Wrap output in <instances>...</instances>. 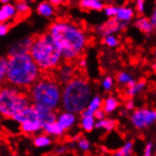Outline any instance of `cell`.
<instances>
[{"label": "cell", "mask_w": 156, "mask_h": 156, "mask_svg": "<svg viewBox=\"0 0 156 156\" xmlns=\"http://www.w3.org/2000/svg\"><path fill=\"white\" fill-rule=\"evenodd\" d=\"M48 32L58 45L66 62H74L80 59L90 40L87 32L80 25L67 20L53 22L48 27Z\"/></svg>", "instance_id": "1"}, {"label": "cell", "mask_w": 156, "mask_h": 156, "mask_svg": "<svg viewBox=\"0 0 156 156\" xmlns=\"http://www.w3.org/2000/svg\"><path fill=\"white\" fill-rule=\"evenodd\" d=\"M8 57L9 65L5 80L6 83L27 90L44 75L30 53Z\"/></svg>", "instance_id": "2"}, {"label": "cell", "mask_w": 156, "mask_h": 156, "mask_svg": "<svg viewBox=\"0 0 156 156\" xmlns=\"http://www.w3.org/2000/svg\"><path fill=\"white\" fill-rule=\"evenodd\" d=\"M31 104L42 111H56L62 107V86L53 74H44L27 89Z\"/></svg>", "instance_id": "3"}, {"label": "cell", "mask_w": 156, "mask_h": 156, "mask_svg": "<svg viewBox=\"0 0 156 156\" xmlns=\"http://www.w3.org/2000/svg\"><path fill=\"white\" fill-rule=\"evenodd\" d=\"M30 56L44 74H52L62 62V55L48 32L35 36Z\"/></svg>", "instance_id": "4"}, {"label": "cell", "mask_w": 156, "mask_h": 156, "mask_svg": "<svg viewBox=\"0 0 156 156\" xmlns=\"http://www.w3.org/2000/svg\"><path fill=\"white\" fill-rule=\"evenodd\" d=\"M93 97V86L84 77L76 76L62 86V108L66 111L80 115Z\"/></svg>", "instance_id": "5"}, {"label": "cell", "mask_w": 156, "mask_h": 156, "mask_svg": "<svg viewBox=\"0 0 156 156\" xmlns=\"http://www.w3.org/2000/svg\"><path fill=\"white\" fill-rule=\"evenodd\" d=\"M30 105L31 100L27 90L7 83L0 91V114L6 119L12 118Z\"/></svg>", "instance_id": "6"}, {"label": "cell", "mask_w": 156, "mask_h": 156, "mask_svg": "<svg viewBox=\"0 0 156 156\" xmlns=\"http://www.w3.org/2000/svg\"><path fill=\"white\" fill-rule=\"evenodd\" d=\"M130 121L138 131L149 129L156 124V108L149 106L135 108L130 114Z\"/></svg>", "instance_id": "7"}, {"label": "cell", "mask_w": 156, "mask_h": 156, "mask_svg": "<svg viewBox=\"0 0 156 156\" xmlns=\"http://www.w3.org/2000/svg\"><path fill=\"white\" fill-rule=\"evenodd\" d=\"M129 24L119 21L116 17L108 18V19L95 27V32L100 38H104L110 34H115L117 32L125 31Z\"/></svg>", "instance_id": "8"}, {"label": "cell", "mask_w": 156, "mask_h": 156, "mask_svg": "<svg viewBox=\"0 0 156 156\" xmlns=\"http://www.w3.org/2000/svg\"><path fill=\"white\" fill-rule=\"evenodd\" d=\"M54 78L56 79L62 85L66 84L72 80L77 75V68L73 65V62H63L53 73Z\"/></svg>", "instance_id": "9"}, {"label": "cell", "mask_w": 156, "mask_h": 156, "mask_svg": "<svg viewBox=\"0 0 156 156\" xmlns=\"http://www.w3.org/2000/svg\"><path fill=\"white\" fill-rule=\"evenodd\" d=\"M34 39L35 36H26L22 39L14 41L7 49L8 56H15V55L30 53Z\"/></svg>", "instance_id": "10"}, {"label": "cell", "mask_w": 156, "mask_h": 156, "mask_svg": "<svg viewBox=\"0 0 156 156\" xmlns=\"http://www.w3.org/2000/svg\"><path fill=\"white\" fill-rule=\"evenodd\" d=\"M77 115H78L72 113V112L62 110V111L57 113L56 121L66 132H68L76 125V123L78 121Z\"/></svg>", "instance_id": "11"}, {"label": "cell", "mask_w": 156, "mask_h": 156, "mask_svg": "<svg viewBox=\"0 0 156 156\" xmlns=\"http://www.w3.org/2000/svg\"><path fill=\"white\" fill-rule=\"evenodd\" d=\"M12 119H13L18 124H22L26 121L33 120V119H39L40 120V110L31 104L20 113L16 114Z\"/></svg>", "instance_id": "12"}, {"label": "cell", "mask_w": 156, "mask_h": 156, "mask_svg": "<svg viewBox=\"0 0 156 156\" xmlns=\"http://www.w3.org/2000/svg\"><path fill=\"white\" fill-rule=\"evenodd\" d=\"M20 133L25 135H35L43 132V124L39 119L26 121L22 124H19Z\"/></svg>", "instance_id": "13"}, {"label": "cell", "mask_w": 156, "mask_h": 156, "mask_svg": "<svg viewBox=\"0 0 156 156\" xmlns=\"http://www.w3.org/2000/svg\"><path fill=\"white\" fill-rule=\"evenodd\" d=\"M133 26L145 35H151L155 31L150 17L144 15H138L135 17L133 20Z\"/></svg>", "instance_id": "14"}, {"label": "cell", "mask_w": 156, "mask_h": 156, "mask_svg": "<svg viewBox=\"0 0 156 156\" xmlns=\"http://www.w3.org/2000/svg\"><path fill=\"white\" fill-rule=\"evenodd\" d=\"M18 12L16 7L12 3L2 4L0 8V22L1 23H11L17 17Z\"/></svg>", "instance_id": "15"}, {"label": "cell", "mask_w": 156, "mask_h": 156, "mask_svg": "<svg viewBox=\"0 0 156 156\" xmlns=\"http://www.w3.org/2000/svg\"><path fill=\"white\" fill-rule=\"evenodd\" d=\"M136 11L134 7H130V6H118L117 9V13L115 15V17L119 21L121 22H125L130 24L131 22H133L135 18V14H136Z\"/></svg>", "instance_id": "16"}, {"label": "cell", "mask_w": 156, "mask_h": 156, "mask_svg": "<svg viewBox=\"0 0 156 156\" xmlns=\"http://www.w3.org/2000/svg\"><path fill=\"white\" fill-rule=\"evenodd\" d=\"M102 104H103V98L99 95L97 94L93 95L87 107L81 112L80 115H94L96 111H98L100 108H102Z\"/></svg>", "instance_id": "17"}, {"label": "cell", "mask_w": 156, "mask_h": 156, "mask_svg": "<svg viewBox=\"0 0 156 156\" xmlns=\"http://www.w3.org/2000/svg\"><path fill=\"white\" fill-rule=\"evenodd\" d=\"M52 3H50L48 0V1H43L39 3L36 7V12H37L41 17L45 18V19H50L55 15L56 9Z\"/></svg>", "instance_id": "18"}, {"label": "cell", "mask_w": 156, "mask_h": 156, "mask_svg": "<svg viewBox=\"0 0 156 156\" xmlns=\"http://www.w3.org/2000/svg\"><path fill=\"white\" fill-rule=\"evenodd\" d=\"M79 6L84 11L101 12L105 7L104 0H79Z\"/></svg>", "instance_id": "19"}, {"label": "cell", "mask_w": 156, "mask_h": 156, "mask_svg": "<svg viewBox=\"0 0 156 156\" xmlns=\"http://www.w3.org/2000/svg\"><path fill=\"white\" fill-rule=\"evenodd\" d=\"M147 87V81L144 80H136L134 84L129 87H125V96L126 98H135L140 95Z\"/></svg>", "instance_id": "20"}, {"label": "cell", "mask_w": 156, "mask_h": 156, "mask_svg": "<svg viewBox=\"0 0 156 156\" xmlns=\"http://www.w3.org/2000/svg\"><path fill=\"white\" fill-rule=\"evenodd\" d=\"M119 106H120V101H119V99L115 96L110 95L103 99L102 109L104 110L107 115H111L115 113L117 109H119Z\"/></svg>", "instance_id": "21"}, {"label": "cell", "mask_w": 156, "mask_h": 156, "mask_svg": "<svg viewBox=\"0 0 156 156\" xmlns=\"http://www.w3.org/2000/svg\"><path fill=\"white\" fill-rule=\"evenodd\" d=\"M33 145L38 149H47L52 145V136L48 133H37L33 135Z\"/></svg>", "instance_id": "22"}, {"label": "cell", "mask_w": 156, "mask_h": 156, "mask_svg": "<svg viewBox=\"0 0 156 156\" xmlns=\"http://www.w3.org/2000/svg\"><path fill=\"white\" fill-rule=\"evenodd\" d=\"M97 119L94 115H80V127L85 133L93 132L96 129Z\"/></svg>", "instance_id": "23"}, {"label": "cell", "mask_w": 156, "mask_h": 156, "mask_svg": "<svg viewBox=\"0 0 156 156\" xmlns=\"http://www.w3.org/2000/svg\"><path fill=\"white\" fill-rule=\"evenodd\" d=\"M43 133H48V135L53 137H60L66 133V131L58 124L57 121H54L52 123L44 125L43 128Z\"/></svg>", "instance_id": "24"}, {"label": "cell", "mask_w": 156, "mask_h": 156, "mask_svg": "<svg viewBox=\"0 0 156 156\" xmlns=\"http://www.w3.org/2000/svg\"><path fill=\"white\" fill-rule=\"evenodd\" d=\"M115 80L119 85H122L125 87H129L134 84L136 80L133 79V75L128 71H120L116 74Z\"/></svg>", "instance_id": "25"}, {"label": "cell", "mask_w": 156, "mask_h": 156, "mask_svg": "<svg viewBox=\"0 0 156 156\" xmlns=\"http://www.w3.org/2000/svg\"><path fill=\"white\" fill-rule=\"evenodd\" d=\"M116 121L115 119L112 118H103V119H100V120H97L96 123V129L97 130H104L105 132H113L115 128H116Z\"/></svg>", "instance_id": "26"}, {"label": "cell", "mask_w": 156, "mask_h": 156, "mask_svg": "<svg viewBox=\"0 0 156 156\" xmlns=\"http://www.w3.org/2000/svg\"><path fill=\"white\" fill-rule=\"evenodd\" d=\"M133 150H134V142L133 140H128L114 154L115 156H131L133 154Z\"/></svg>", "instance_id": "27"}, {"label": "cell", "mask_w": 156, "mask_h": 156, "mask_svg": "<svg viewBox=\"0 0 156 156\" xmlns=\"http://www.w3.org/2000/svg\"><path fill=\"white\" fill-rule=\"evenodd\" d=\"M14 5L16 7L18 15L20 16H26L30 12V1H27V0H17Z\"/></svg>", "instance_id": "28"}, {"label": "cell", "mask_w": 156, "mask_h": 156, "mask_svg": "<svg viewBox=\"0 0 156 156\" xmlns=\"http://www.w3.org/2000/svg\"><path fill=\"white\" fill-rule=\"evenodd\" d=\"M76 147L78 148V150L83 153H87L91 151L92 148V144L91 142L85 138V137H80V138L76 142Z\"/></svg>", "instance_id": "29"}, {"label": "cell", "mask_w": 156, "mask_h": 156, "mask_svg": "<svg viewBox=\"0 0 156 156\" xmlns=\"http://www.w3.org/2000/svg\"><path fill=\"white\" fill-rule=\"evenodd\" d=\"M102 40L104 44L110 48H116L119 45V44H120V41H119L118 37L115 34L107 35L104 38H102Z\"/></svg>", "instance_id": "30"}, {"label": "cell", "mask_w": 156, "mask_h": 156, "mask_svg": "<svg viewBox=\"0 0 156 156\" xmlns=\"http://www.w3.org/2000/svg\"><path fill=\"white\" fill-rule=\"evenodd\" d=\"M115 80L114 79V77L112 76H105L102 80L101 82H100V85H101V88L103 89V91L105 92H111L115 84Z\"/></svg>", "instance_id": "31"}, {"label": "cell", "mask_w": 156, "mask_h": 156, "mask_svg": "<svg viewBox=\"0 0 156 156\" xmlns=\"http://www.w3.org/2000/svg\"><path fill=\"white\" fill-rule=\"evenodd\" d=\"M9 57H2L0 59V80L3 82L6 80V75L8 71Z\"/></svg>", "instance_id": "32"}, {"label": "cell", "mask_w": 156, "mask_h": 156, "mask_svg": "<svg viewBox=\"0 0 156 156\" xmlns=\"http://www.w3.org/2000/svg\"><path fill=\"white\" fill-rule=\"evenodd\" d=\"M117 9H118V6H115V5H105L102 12H104L107 18H112V17H115L117 13Z\"/></svg>", "instance_id": "33"}, {"label": "cell", "mask_w": 156, "mask_h": 156, "mask_svg": "<svg viewBox=\"0 0 156 156\" xmlns=\"http://www.w3.org/2000/svg\"><path fill=\"white\" fill-rule=\"evenodd\" d=\"M147 0H134V9L138 15H143L146 12Z\"/></svg>", "instance_id": "34"}, {"label": "cell", "mask_w": 156, "mask_h": 156, "mask_svg": "<svg viewBox=\"0 0 156 156\" xmlns=\"http://www.w3.org/2000/svg\"><path fill=\"white\" fill-rule=\"evenodd\" d=\"M155 154V144L151 141L147 142L144 150H143V155L144 156H151Z\"/></svg>", "instance_id": "35"}, {"label": "cell", "mask_w": 156, "mask_h": 156, "mask_svg": "<svg viewBox=\"0 0 156 156\" xmlns=\"http://www.w3.org/2000/svg\"><path fill=\"white\" fill-rule=\"evenodd\" d=\"M68 151V146L65 144H59L54 148L53 153L55 155H65Z\"/></svg>", "instance_id": "36"}, {"label": "cell", "mask_w": 156, "mask_h": 156, "mask_svg": "<svg viewBox=\"0 0 156 156\" xmlns=\"http://www.w3.org/2000/svg\"><path fill=\"white\" fill-rule=\"evenodd\" d=\"M136 104H135V100L133 98H127L126 101L124 103V108L126 110H128L129 112H133L135 109Z\"/></svg>", "instance_id": "37"}, {"label": "cell", "mask_w": 156, "mask_h": 156, "mask_svg": "<svg viewBox=\"0 0 156 156\" xmlns=\"http://www.w3.org/2000/svg\"><path fill=\"white\" fill-rule=\"evenodd\" d=\"M10 23H1V25H0V36H2V37L6 36L10 31Z\"/></svg>", "instance_id": "38"}, {"label": "cell", "mask_w": 156, "mask_h": 156, "mask_svg": "<svg viewBox=\"0 0 156 156\" xmlns=\"http://www.w3.org/2000/svg\"><path fill=\"white\" fill-rule=\"evenodd\" d=\"M106 113H105V111L102 109V108H100V109H98V111H96V113L94 114V116L96 117V119L97 120H100V119H103V118H105L106 117Z\"/></svg>", "instance_id": "39"}, {"label": "cell", "mask_w": 156, "mask_h": 156, "mask_svg": "<svg viewBox=\"0 0 156 156\" xmlns=\"http://www.w3.org/2000/svg\"><path fill=\"white\" fill-rule=\"evenodd\" d=\"M149 17H150V19L151 21V24H152L154 30L156 31V4H155L153 10H152V12H151V15Z\"/></svg>", "instance_id": "40"}, {"label": "cell", "mask_w": 156, "mask_h": 156, "mask_svg": "<svg viewBox=\"0 0 156 156\" xmlns=\"http://www.w3.org/2000/svg\"><path fill=\"white\" fill-rule=\"evenodd\" d=\"M77 66L80 68V69H84L87 67V62L85 59L83 58H80L77 60Z\"/></svg>", "instance_id": "41"}, {"label": "cell", "mask_w": 156, "mask_h": 156, "mask_svg": "<svg viewBox=\"0 0 156 156\" xmlns=\"http://www.w3.org/2000/svg\"><path fill=\"white\" fill-rule=\"evenodd\" d=\"M50 3H52L55 7H58L61 6L62 4H65L66 2V0H48Z\"/></svg>", "instance_id": "42"}, {"label": "cell", "mask_w": 156, "mask_h": 156, "mask_svg": "<svg viewBox=\"0 0 156 156\" xmlns=\"http://www.w3.org/2000/svg\"><path fill=\"white\" fill-rule=\"evenodd\" d=\"M118 115H119V116H121V117H125V116H127L128 115H129V111L126 110L125 108L120 109V110H119V112H118Z\"/></svg>", "instance_id": "43"}, {"label": "cell", "mask_w": 156, "mask_h": 156, "mask_svg": "<svg viewBox=\"0 0 156 156\" xmlns=\"http://www.w3.org/2000/svg\"><path fill=\"white\" fill-rule=\"evenodd\" d=\"M151 100L152 103H153V107L156 108V90L151 93Z\"/></svg>", "instance_id": "44"}, {"label": "cell", "mask_w": 156, "mask_h": 156, "mask_svg": "<svg viewBox=\"0 0 156 156\" xmlns=\"http://www.w3.org/2000/svg\"><path fill=\"white\" fill-rule=\"evenodd\" d=\"M12 0H0V2L2 4H6V3H11Z\"/></svg>", "instance_id": "45"}, {"label": "cell", "mask_w": 156, "mask_h": 156, "mask_svg": "<svg viewBox=\"0 0 156 156\" xmlns=\"http://www.w3.org/2000/svg\"><path fill=\"white\" fill-rule=\"evenodd\" d=\"M153 57L156 59V48L154 49V51H153Z\"/></svg>", "instance_id": "46"}, {"label": "cell", "mask_w": 156, "mask_h": 156, "mask_svg": "<svg viewBox=\"0 0 156 156\" xmlns=\"http://www.w3.org/2000/svg\"><path fill=\"white\" fill-rule=\"evenodd\" d=\"M154 155H156V141H155V154Z\"/></svg>", "instance_id": "47"}, {"label": "cell", "mask_w": 156, "mask_h": 156, "mask_svg": "<svg viewBox=\"0 0 156 156\" xmlns=\"http://www.w3.org/2000/svg\"><path fill=\"white\" fill-rule=\"evenodd\" d=\"M154 1H155V4H156V0H154Z\"/></svg>", "instance_id": "48"}]
</instances>
